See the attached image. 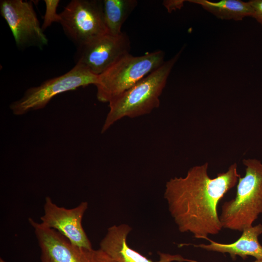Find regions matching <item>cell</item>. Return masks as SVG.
<instances>
[{
  "label": "cell",
  "instance_id": "obj_1",
  "mask_svg": "<svg viewBox=\"0 0 262 262\" xmlns=\"http://www.w3.org/2000/svg\"><path fill=\"white\" fill-rule=\"evenodd\" d=\"M208 164L191 168L184 177L171 178L164 192L168 210L179 230L197 239L216 235L223 229L218 213L219 201L237 183L236 163L214 178L208 174Z\"/></svg>",
  "mask_w": 262,
  "mask_h": 262
},
{
  "label": "cell",
  "instance_id": "obj_2",
  "mask_svg": "<svg viewBox=\"0 0 262 262\" xmlns=\"http://www.w3.org/2000/svg\"><path fill=\"white\" fill-rule=\"evenodd\" d=\"M183 49L158 68L109 103V111L101 129L105 132L124 117L135 118L150 113L159 107L160 97L167 78Z\"/></svg>",
  "mask_w": 262,
  "mask_h": 262
},
{
  "label": "cell",
  "instance_id": "obj_3",
  "mask_svg": "<svg viewBox=\"0 0 262 262\" xmlns=\"http://www.w3.org/2000/svg\"><path fill=\"white\" fill-rule=\"evenodd\" d=\"M243 163L245 175L239 177L235 197L223 204L219 216L223 228L241 232L262 213V163L255 159Z\"/></svg>",
  "mask_w": 262,
  "mask_h": 262
},
{
  "label": "cell",
  "instance_id": "obj_4",
  "mask_svg": "<svg viewBox=\"0 0 262 262\" xmlns=\"http://www.w3.org/2000/svg\"><path fill=\"white\" fill-rule=\"evenodd\" d=\"M164 59V52L161 50L122 57L98 76L96 85L98 100L109 103L160 67Z\"/></svg>",
  "mask_w": 262,
  "mask_h": 262
},
{
  "label": "cell",
  "instance_id": "obj_5",
  "mask_svg": "<svg viewBox=\"0 0 262 262\" xmlns=\"http://www.w3.org/2000/svg\"><path fill=\"white\" fill-rule=\"evenodd\" d=\"M98 78V76L84 67L76 64L65 74L48 80L39 86L28 88L20 98L10 104L9 108L16 115L42 109L59 94L90 84L96 85Z\"/></svg>",
  "mask_w": 262,
  "mask_h": 262
},
{
  "label": "cell",
  "instance_id": "obj_6",
  "mask_svg": "<svg viewBox=\"0 0 262 262\" xmlns=\"http://www.w3.org/2000/svg\"><path fill=\"white\" fill-rule=\"evenodd\" d=\"M60 16L65 33L78 48L108 33L102 0H72Z\"/></svg>",
  "mask_w": 262,
  "mask_h": 262
},
{
  "label": "cell",
  "instance_id": "obj_7",
  "mask_svg": "<svg viewBox=\"0 0 262 262\" xmlns=\"http://www.w3.org/2000/svg\"><path fill=\"white\" fill-rule=\"evenodd\" d=\"M0 11L18 47L42 49L48 44V40L40 26L31 1L2 0Z\"/></svg>",
  "mask_w": 262,
  "mask_h": 262
},
{
  "label": "cell",
  "instance_id": "obj_8",
  "mask_svg": "<svg viewBox=\"0 0 262 262\" xmlns=\"http://www.w3.org/2000/svg\"><path fill=\"white\" fill-rule=\"evenodd\" d=\"M131 41L122 32L118 35L107 33L78 48L76 64L99 76L118 60L130 53Z\"/></svg>",
  "mask_w": 262,
  "mask_h": 262
},
{
  "label": "cell",
  "instance_id": "obj_9",
  "mask_svg": "<svg viewBox=\"0 0 262 262\" xmlns=\"http://www.w3.org/2000/svg\"><path fill=\"white\" fill-rule=\"evenodd\" d=\"M88 207L87 201H82L74 208L66 209L58 206L47 196L40 223L46 228L57 230L76 246L93 249L82 226V220Z\"/></svg>",
  "mask_w": 262,
  "mask_h": 262
},
{
  "label": "cell",
  "instance_id": "obj_10",
  "mask_svg": "<svg viewBox=\"0 0 262 262\" xmlns=\"http://www.w3.org/2000/svg\"><path fill=\"white\" fill-rule=\"evenodd\" d=\"M40 249L41 262H93L94 249L72 244L57 230L29 218Z\"/></svg>",
  "mask_w": 262,
  "mask_h": 262
},
{
  "label": "cell",
  "instance_id": "obj_11",
  "mask_svg": "<svg viewBox=\"0 0 262 262\" xmlns=\"http://www.w3.org/2000/svg\"><path fill=\"white\" fill-rule=\"evenodd\" d=\"M132 229L127 224L109 227L99 243V248L117 262H182L190 261L180 255L159 252L160 259L154 261L147 259L129 246L127 238Z\"/></svg>",
  "mask_w": 262,
  "mask_h": 262
},
{
  "label": "cell",
  "instance_id": "obj_12",
  "mask_svg": "<svg viewBox=\"0 0 262 262\" xmlns=\"http://www.w3.org/2000/svg\"><path fill=\"white\" fill-rule=\"evenodd\" d=\"M262 234V224L245 229L242 235L236 241L230 244H222L213 241L209 238L206 239L209 244L193 245L195 247L208 251L229 254L232 260L237 256L246 260L248 257H254L256 260L262 259V246L259 243L258 237Z\"/></svg>",
  "mask_w": 262,
  "mask_h": 262
},
{
  "label": "cell",
  "instance_id": "obj_13",
  "mask_svg": "<svg viewBox=\"0 0 262 262\" xmlns=\"http://www.w3.org/2000/svg\"><path fill=\"white\" fill-rule=\"evenodd\" d=\"M188 2L200 5L216 17L225 20H242L252 17L253 9L249 1L241 0H222L213 2L207 0H189Z\"/></svg>",
  "mask_w": 262,
  "mask_h": 262
},
{
  "label": "cell",
  "instance_id": "obj_14",
  "mask_svg": "<svg viewBox=\"0 0 262 262\" xmlns=\"http://www.w3.org/2000/svg\"><path fill=\"white\" fill-rule=\"evenodd\" d=\"M103 14L108 33L118 35L121 28L137 5L136 0H103Z\"/></svg>",
  "mask_w": 262,
  "mask_h": 262
},
{
  "label": "cell",
  "instance_id": "obj_15",
  "mask_svg": "<svg viewBox=\"0 0 262 262\" xmlns=\"http://www.w3.org/2000/svg\"><path fill=\"white\" fill-rule=\"evenodd\" d=\"M46 11L42 25L43 31L49 27L54 22L60 23L61 17L57 14V9L60 3L59 0H45Z\"/></svg>",
  "mask_w": 262,
  "mask_h": 262
},
{
  "label": "cell",
  "instance_id": "obj_16",
  "mask_svg": "<svg viewBox=\"0 0 262 262\" xmlns=\"http://www.w3.org/2000/svg\"><path fill=\"white\" fill-rule=\"evenodd\" d=\"M249 2L253 9L252 17L262 26V0H251Z\"/></svg>",
  "mask_w": 262,
  "mask_h": 262
},
{
  "label": "cell",
  "instance_id": "obj_17",
  "mask_svg": "<svg viewBox=\"0 0 262 262\" xmlns=\"http://www.w3.org/2000/svg\"><path fill=\"white\" fill-rule=\"evenodd\" d=\"M185 1L184 0H166L163 1V4L168 12L170 13L173 11L180 9Z\"/></svg>",
  "mask_w": 262,
  "mask_h": 262
},
{
  "label": "cell",
  "instance_id": "obj_18",
  "mask_svg": "<svg viewBox=\"0 0 262 262\" xmlns=\"http://www.w3.org/2000/svg\"><path fill=\"white\" fill-rule=\"evenodd\" d=\"M93 262H117L100 249L94 250Z\"/></svg>",
  "mask_w": 262,
  "mask_h": 262
},
{
  "label": "cell",
  "instance_id": "obj_19",
  "mask_svg": "<svg viewBox=\"0 0 262 262\" xmlns=\"http://www.w3.org/2000/svg\"><path fill=\"white\" fill-rule=\"evenodd\" d=\"M252 262H262V259L261 260H256L255 261Z\"/></svg>",
  "mask_w": 262,
  "mask_h": 262
},
{
  "label": "cell",
  "instance_id": "obj_20",
  "mask_svg": "<svg viewBox=\"0 0 262 262\" xmlns=\"http://www.w3.org/2000/svg\"><path fill=\"white\" fill-rule=\"evenodd\" d=\"M0 262H7L6 261H5L3 258H0Z\"/></svg>",
  "mask_w": 262,
  "mask_h": 262
}]
</instances>
